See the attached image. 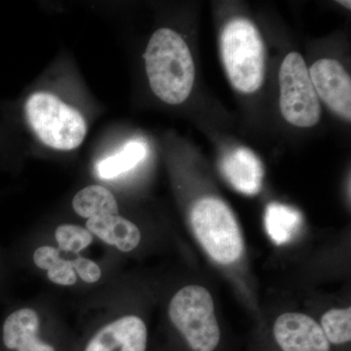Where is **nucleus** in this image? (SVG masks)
Returning <instances> with one entry per match:
<instances>
[{
    "instance_id": "obj_2",
    "label": "nucleus",
    "mask_w": 351,
    "mask_h": 351,
    "mask_svg": "<svg viewBox=\"0 0 351 351\" xmlns=\"http://www.w3.org/2000/svg\"><path fill=\"white\" fill-rule=\"evenodd\" d=\"M168 313L181 339L180 351H221L223 337L208 289L191 284L171 299Z\"/></svg>"
},
{
    "instance_id": "obj_3",
    "label": "nucleus",
    "mask_w": 351,
    "mask_h": 351,
    "mask_svg": "<svg viewBox=\"0 0 351 351\" xmlns=\"http://www.w3.org/2000/svg\"><path fill=\"white\" fill-rule=\"evenodd\" d=\"M221 58L232 86L251 94L262 86L265 47L256 25L244 18L226 24L221 38Z\"/></svg>"
},
{
    "instance_id": "obj_20",
    "label": "nucleus",
    "mask_w": 351,
    "mask_h": 351,
    "mask_svg": "<svg viewBox=\"0 0 351 351\" xmlns=\"http://www.w3.org/2000/svg\"><path fill=\"white\" fill-rule=\"evenodd\" d=\"M341 5L346 6V8L350 9L351 8V2L350 1H343V0H341V1H338Z\"/></svg>"
},
{
    "instance_id": "obj_13",
    "label": "nucleus",
    "mask_w": 351,
    "mask_h": 351,
    "mask_svg": "<svg viewBox=\"0 0 351 351\" xmlns=\"http://www.w3.org/2000/svg\"><path fill=\"white\" fill-rule=\"evenodd\" d=\"M302 214L295 208L278 202L270 203L265 214V226L276 245L289 243L302 226Z\"/></svg>"
},
{
    "instance_id": "obj_18",
    "label": "nucleus",
    "mask_w": 351,
    "mask_h": 351,
    "mask_svg": "<svg viewBox=\"0 0 351 351\" xmlns=\"http://www.w3.org/2000/svg\"><path fill=\"white\" fill-rule=\"evenodd\" d=\"M55 237L60 252L66 253L78 254L93 242V235L87 228L75 225L58 226Z\"/></svg>"
},
{
    "instance_id": "obj_17",
    "label": "nucleus",
    "mask_w": 351,
    "mask_h": 351,
    "mask_svg": "<svg viewBox=\"0 0 351 351\" xmlns=\"http://www.w3.org/2000/svg\"><path fill=\"white\" fill-rule=\"evenodd\" d=\"M319 325L332 350H348L351 341V308L335 307L323 314Z\"/></svg>"
},
{
    "instance_id": "obj_19",
    "label": "nucleus",
    "mask_w": 351,
    "mask_h": 351,
    "mask_svg": "<svg viewBox=\"0 0 351 351\" xmlns=\"http://www.w3.org/2000/svg\"><path fill=\"white\" fill-rule=\"evenodd\" d=\"M71 262L76 276H80L84 282L92 284L100 280L101 270L93 261L84 257H77Z\"/></svg>"
},
{
    "instance_id": "obj_1",
    "label": "nucleus",
    "mask_w": 351,
    "mask_h": 351,
    "mask_svg": "<svg viewBox=\"0 0 351 351\" xmlns=\"http://www.w3.org/2000/svg\"><path fill=\"white\" fill-rule=\"evenodd\" d=\"M145 71L152 92L169 105L189 98L195 78V63L186 41L178 32L157 29L145 53Z\"/></svg>"
},
{
    "instance_id": "obj_16",
    "label": "nucleus",
    "mask_w": 351,
    "mask_h": 351,
    "mask_svg": "<svg viewBox=\"0 0 351 351\" xmlns=\"http://www.w3.org/2000/svg\"><path fill=\"white\" fill-rule=\"evenodd\" d=\"M147 156V147L138 141H132L117 154L104 159L97 165L101 179H114L138 165Z\"/></svg>"
},
{
    "instance_id": "obj_10",
    "label": "nucleus",
    "mask_w": 351,
    "mask_h": 351,
    "mask_svg": "<svg viewBox=\"0 0 351 351\" xmlns=\"http://www.w3.org/2000/svg\"><path fill=\"white\" fill-rule=\"evenodd\" d=\"M1 341L7 351H57L40 336V320L32 308L17 309L2 324Z\"/></svg>"
},
{
    "instance_id": "obj_6",
    "label": "nucleus",
    "mask_w": 351,
    "mask_h": 351,
    "mask_svg": "<svg viewBox=\"0 0 351 351\" xmlns=\"http://www.w3.org/2000/svg\"><path fill=\"white\" fill-rule=\"evenodd\" d=\"M280 110L284 119L297 127H313L321 115L319 99L304 58L289 53L279 71Z\"/></svg>"
},
{
    "instance_id": "obj_14",
    "label": "nucleus",
    "mask_w": 351,
    "mask_h": 351,
    "mask_svg": "<svg viewBox=\"0 0 351 351\" xmlns=\"http://www.w3.org/2000/svg\"><path fill=\"white\" fill-rule=\"evenodd\" d=\"M73 208L82 218L91 219L106 215H119V205L112 191L98 184H92L76 193Z\"/></svg>"
},
{
    "instance_id": "obj_7",
    "label": "nucleus",
    "mask_w": 351,
    "mask_h": 351,
    "mask_svg": "<svg viewBox=\"0 0 351 351\" xmlns=\"http://www.w3.org/2000/svg\"><path fill=\"white\" fill-rule=\"evenodd\" d=\"M265 351H334L319 323L306 313L288 311L274 320Z\"/></svg>"
},
{
    "instance_id": "obj_8",
    "label": "nucleus",
    "mask_w": 351,
    "mask_h": 351,
    "mask_svg": "<svg viewBox=\"0 0 351 351\" xmlns=\"http://www.w3.org/2000/svg\"><path fill=\"white\" fill-rule=\"evenodd\" d=\"M316 94L332 112L350 121L351 80L345 68L334 59H321L309 69Z\"/></svg>"
},
{
    "instance_id": "obj_15",
    "label": "nucleus",
    "mask_w": 351,
    "mask_h": 351,
    "mask_svg": "<svg viewBox=\"0 0 351 351\" xmlns=\"http://www.w3.org/2000/svg\"><path fill=\"white\" fill-rule=\"evenodd\" d=\"M34 263L39 269L47 270V277L51 282L71 286L77 281L73 262L62 258L61 252L55 247H39L34 251Z\"/></svg>"
},
{
    "instance_id": "obj_12",
    "label": "nucleus",
    "mask_w": 351,
    "mask_h": 351,
    "mask_svg": "<svg viewBox=\"0 0 351 351\" xmlns=\"http://www.w3.org/2000/svg\"><path fill=\"white\" fill-rule=\"evenodd\" d=\"M86 228L106 243L113 245L125 253L137 248L142 239L138 226L119 215L88 219Z\"/></svg>"
},
{
    "instance_id": "obj_4",
    "label": "nucleus",
    "mask_w": 351,
    "mask_h": 351,
    "mask_svg": "<svg viewBox=\"0 0 351 351\" xmlns=\"http://www.w3.org/2000/svg\"><path fill=\"white\" fill-rule=\"evenodd\" d=\"M191 221L196 239L215 262L232 265L243 255L239 223L223 201L213 196L201 198L191 209Z\"/></svg>"
},
{
    "instance_id": "obj_9",
    "label": "nucleus",
    "mask_w": 351,
    "mask_h": 351,
    "mask_svg": "<svg viewBox=\"0 0 351 351\" xmlns=\"http://www.w3.org/2000/svg\"><path fill=\"white\" fill-rule=\"evenodd\" d=\"M149 332L138 316L127 315L101 327L82 351H147Z\"/></svg>"
},
{
    "instance_id": "obj_11",
    "label": "nucleus",
    "mask_w": 351,
    "mask_h": 351,
    "mask_svg": "<svg viewBox=\"0 0 351 351\" xmlns=\"http://www.w3.org/2000/svg\"><path fill=\"white\" fill-rule=\"evenodd\" d=\"M221 170L239 193L255 195L263 186V168L258 156L246 147H239L223 157Z\"/></svg>"
},
{
    "instance_id": "obj_5",
    "label": "nucleus",
    "mask_w": 351,
    "mask_h": 351,
    "mask_svg": "<svg viewBox=\"0 0 351 351\" xmlns=\"http://www.w3.org/2000/svg\"><path fill=\"white\" fill-rule=\"evenodd\" d=\"M25 119L39 140L59 151L80 147L87 133L82 113L47 92L32 94L25 105Z\"/></svg>"
}]
</instances>
